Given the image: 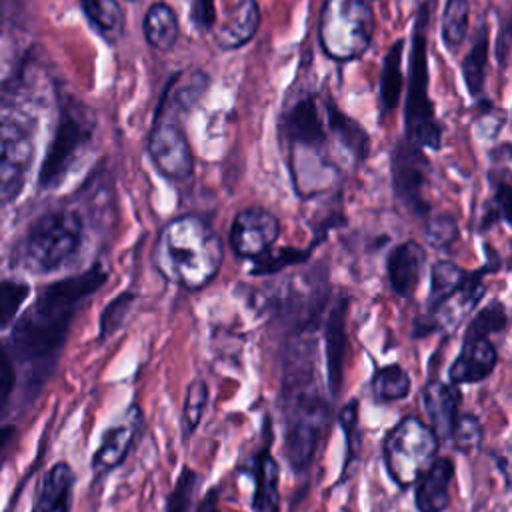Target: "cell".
Masks as SVG:
<instances>
[{
  "label": "cell",
  "instance_id": "3957f363",
  "mask_svg": "<svg viewBox=\"0 0 512 512\" xmlns=\"http://www.w3.org/2000/svg\"><path fill=\"white\" fill-rule=\"evenodd\" d=\"M222 260V240L200 216H178L158 234L154 264L166 280L186 290L208 286L216 278Z\"/></svg>",
  "mask_w": 512,
  "mask_h": 512
},
{
  "label": "cell",
  "instance_id": "ba28073f",
  "mask_svg": "<svg viewBox=\"0 0 512 512\" xmlns=\"http://www.w3.org/2000/svg\"><path fill=\"white\" fill-rule=\"evenodd\" d=\"M34 144L22 120L0 114V202H12L24 188Z\"/></svg>",
  "mask_w": 512,
  "mask_h": 512
},
{
  "label": "cell",
  "instance_id": "4dcf8cb0",
  "mask_svg": "<svg viewBox=\"0 0 512 512\" xmlns=\"http://www.w3.org/2000/svg\"><path fill=\"white\" fill-rule=\"evenodd\" d=\"M208 402V384L202 378H194L186 388L184 408H182V436L188 440L198 428Z\"/></svg>",
  "mask_w": 512,
  "mask_h": 512
},
{
  "label": "cell",
  "instance_id": "ac0fdd59",
  "mask_svg": "<svg viewBox=\"0 0 512 512\" xmlns=\"http://www.w3.org/2000/svg\"><path fill=\"white\" fill-rule=\"evenodd\" d=\"M346 312L348 300L340 298L328 314L324 328V350H326V376H328V394L336 398L342 388V364L346 350Z\"/></svg>",
  "mask_w": 512,
  "mask_h": 512
},
{
  "label": "cell",
  "instance_id": "5bb4252c",
  "mask_svg": "<svg viewBox=\"0 0 512 512\" xmlns=\"http://www.w3.org/2000/svg\"><path fill=\"white\" fill-rule=\"evenodd\" d=\"M140 426H142L140 406L132 404L126 410L122 422L106 428V432L102 434L100 446L92 456L94 472L104 474V472H110L116 466H120L124 462V458L128 456V450H130Z\"/></svg>",
  "mask_w": 512,
  "mask_h": 512
},
{
  "label": "cell",
  "instance_id": "8992f818",
  "mask_svg": "<svg viewBox=\"0 0 512 512\" xmlns=\"http://www.w3.org/2000/svg\"><path fill=\"white\" fill-rule=\"evenodd\" d=\"M440 440L418 416L398 420L382 442V456L388 476L400 488L416 484L422 472L436 458Z\"/></svg>",
  "mask_w": 512,
  "mask_h": 512
},
{
  "label": "cell",
  "instance_id": "60d3db41",
  "mask_svg": "<svg viewBox=\"0 0 512 512\" xmlns=\"http://www.w3.org/2000/svg\"><path fill=\"white\" fill-rule=\"evenodd\" d=\"M14 380H16V374H14L10 354L0 346V412L4 410V406L10 398V392L14 388Z\"/></svg>",
  "mask_w": 512,
  "mask_h": 512
},
{
  "label": "cell",
  "instance_id": "7402d4cb",
  "mask_svg": "<svg viewBox=\"0 0 512 512\" xmlns=\"http://www.w3.org/2000/svg\"><path fill=\"white\" fill-rule=\"evenodd\" d=\"M142 30H144L146 42L152 48L160 52L170 50L176 44L178 32H180L174 8L166 2H154L144 16Z\"/></svg>",
  "mask_w": 512,
  "mask_h": 512
},
{
  "label": "cell",
  "instance_id": "52a82bcc",
  "mask_svg": "<svg viewBox=\"0 0 512 512\" xmlns=\"http://www.w3.org/2000/svg\"><path fill=\"white\" fill-rule=\"evenodd\" d=\"M82 236L84 228L76 212H48L34 222L24 240V262L34 272L58 270L76 256Z\"/></svg>",
  "mask_w": 512,
  "mask_h": 512
},
{
  "label": "cell",
  "instance_id": "d6986e66",
  "mask_svg": "<svg viewBox=\"0 0 512 512\" xmlns=\"http://www.w3.org/2000/svg\"><path fill=\"white\" fill-rule=\"evenodd\" d=\"M424 262L426 252L418 242L406 240L394 246V250L388 254V280L398 296L410 298L414 294L422 276Z\"/></svg>",
  "mask_w": 512,
  "mask_h": 512
},
{
  "label": "cell",
  "instance_id": "8fae6325",
  "mask_svg": "<svg viewBox=\"0 0 512 512\" xmlns=\"http://www.w3.org/2000/svg\"><path fill=\"white\" fill-rule=\"evenodd\" d=\"M278 218L266 208H246L236 214L230 228V246L240 258H258L276 242Z\"/></svg>",
  "mask_w": 512,
  "mask_h": 512
},
{
  "label": "cell",
  "instance_id": "5b68a950",
  "mask_svg": "<svg viewBox=\"0 0 512 512\" xmlns=\"http://www.w3.org/2000/svg\"><path fill=\"white\" fill-rule=\"evenodd\" d=\"M374 34V14L366 0H324L318 40L326 56L338 62L360 58Z\"/></svg>",
  "mask_w": 512,
  "mask_h": 512
},
{
  "label": "cell",
  "instance_id": "277c9868",
  "mask_svg": "<svg viewBox=\"0 0 512 512\" xmlns=\"http://www.w3.org/2000/svg\"><path fill=\"white\" fill-rule=\"evenodd\" d=\"M434 14V0H416V20L412 30V52L408 64V92L404 106L406 140L418 148L438 150L442 130L428 98V26Z\"/></svg>",
  "mask_w": 512,
  "mask_h": 512
},
{
  "label": "cell",
  "instance_id": "603a6c76",
  "mask_svg": "<svg viewBox=\"0 0 512 512\" xmlns=\"http://www.w3.org/2000/svg\"><path fill=\"white\" fill-rule=\"evenodd\" d=\"M74 472L66 462H58L44 478L40 492V512H70Z\"/></svg>",
  "mask_w": 512,
  "mask_h": 512
},
{
  "label": "cell",
  "instance_id": "d6a6232c",
  "mask_svg": "<svg viewBox=\"0 0 512 512\" xmlns=\"http://www.w3.org/2000/svg\"><path fill=\"white\" fill-rule=\"evenodd\" d=\"M200 486V476L192 468L184 466L176 478L172 492L166 498L164 512H190L194 504V496Z\"/></svg>",
  "mask_w": 512,
  "mask_h": 512
},
{
  "label": "cell",
  "instance_id": "30bf717a",
  "mask_svg": "<svg viewBox=\"0 0 512 512\" xmlns=\"http://www.w3.org/2000/svg\"><path fill=\"white\" fill-rule=\"evenodd\" d=\"M148 156L170 180H186L194 172V156L182 128L174 120L156 118L148 136Z\"/></svg>",
  "mask_w": 512,
  "mask_h": 512
},
{
  "label": "cell",
  "instance_id": "b9f144b4",
  "mask_svg": "<svg viewBox=\"0 0 512 512\" xmlns=\"http://www.w3.org/2000/svg\"><path fill=\"white\" fill-rule=\"evenodd\" d=\"M190 18L200 30H212V26L216 24L214 0H194Z\"/></svg>",
  "mask_w": 512,
  "mask_h": 512
},
{
  "label": "cell",
  "instance_id": "f546056e",
  "mask_svg": "<svg viewBox=\"0 0 512 512\" xmlns=\"http://www.w3.org/2000/svg\"><path fill=\"white\" fill-rule=\"evenodd\" d=\"M176 80V90L172 92L170 86H166V92L172 94V102L166 104V102H160L158 106V112H168V110H174V112H188L194 102L204 94L206 86H208V78L204 72H194L190 74L184 82L180 78H174Z\"/></svg>",
  "mask_w": 512,
  "mask_h": 512
},
{
  "label": "cell",
  "instance_id": "ffe728a7",
  "mask_svg": "<svg viewBox=\"0 0 512 512\" xmlns=\"http://www.w3.org/2000/svg\"><path fill=\"white\" fill-rule=\"evenodd\" d=\"M260 24V10L256 0H240L220 24L212 26L216 44L224 50H234L252 40Z\"/></svg>",
  "mask_w": 512,
  "mask_h": 512
},
{
  "label": "cell",
  "instance_id": "83f0119b",
  "mask_svg": "<svg viewBox=\"0 0 512 512\" xmlns=\"http://www.w3.org/2000/svg\"><path fill=\"white\" fill-rule=\"evenodd\" d=\"M410 376L400 364H386L372 378V394L378 402L404 400L410 394Z\"/></svg>",
  "mask_w": 512,
  "mask_h": 512
},
{
  "label": "cell",
  "instance_id": "8d00e7d4",
  "mask_svg": "<svg viewBox=\"0 0 512 512\" xmlns=\"http://www.w3.org/2000/svg\"><path fill=\"white\" fill-rule=\"evenodd\" d=\"M26 296H28L26 284L16 280L0 282V330L8 326V322L14 318V314L18 312Z\"/></svg>",
  "mask_w": 512,
  "mask_h": 512
},
{
  "label": "cell",
  "instance_id": "e575fe53",
  "mask_svg": "<svg viewBox=\"0 0 512 512\" xmlns=\"http://www.w3.org/2000/svg\"><path fill=\"white\" fill-rule=\"evenodd\" d=\"M450 440L458 452H474L482 442V426L474 414H458L452 430Z\"/></svg>",
  "mask_w": 512,
  "mask_h": 512
},
{
  "label": "cell",
  "instance_id": "d4e9b609",
  "mask_svg": "<svg viewBox=\"0 0 512 512\" xmlns=\"http://www.w3.org/2000/svg\"><path fill=\"white\" fill-rule=\"evenodd\" d=\"M90 24L110 42H116L124 32V10L118 0H80Z\"/></svg>",
  "mask_w": 512,
  "mask_h": 512
},
{
  "label": "cell",
  "instance_id": "1f68e13d",
  "mask_svg": "<svg viewBox=\"0 0 512 512\" xmlns=\"http://www.w3.org/2000/svg\"><path fill=\"white\" fill-rule=\"evenodd\" d=\"M508 324V314L502 302H490L468 324L464 338H490V334L502 332Z\"/></svg>",
  "mask_w": 512,
  "mask_h": 512
},
{
  "label": "cell",
  "instance_id": "f35d334b",
  "mask_svg": "<svg viewBox=\"0 0 512 512\" xmlns=\"http://www.w3.org/2000/svg\"><path fill=\"white\" fill-rule=\"evenodd\" d=\"M340 426L344 430L346 438V460H344V470L350 464V458L356 452V438H358V400H350L342 410H340Z\"/></svg>",
  "mask_w": 512,
  "mask_h": 512
},
{
  "label": "cell",
  "instance_id": "7c38bea8",
  "mask_svg": "<svg viewBox=\"0 0 512 512\" xmlns=\"http://www.w3.org/2000/svg\"><path fill=\"white\" fill-rule=\"evenodd\" d=\"M88 134H90L88 124L80 114L76 112L62 114L54 142L44 160V168L40 176L44 186H54L62 178V174L68 170L70 162L86 142Z\"/></svg>",
  "mask_w": 512,
  "mask_h": 512
},
{
  "label": "cell",
  "instance_id": "484cf974",
  "mask_svg": "<svg viewBox=\"0 0 512 512\" xmlns=\"http://www.w3.org/2000/svg\"><path fill=\"white\" fill-rule=\"evenodd\" d=\"M402 50L404 40L398 38L386 52L384 64H382V76H380V100L382 108L386 112L394 110L400 100L402 92Z\"/></svg>",
  "mask_w": 512,
  "mask_h": 512
},
{
  "label": "cell",
  "instance_id": "9a60e30c",
  "mask_svg": "<svg viewBox=\"0 0 512 512\" xmlns=\"http://www.w3.org/2000/svg\"><path fill=\"white\" fill-rule=\"evenodd\" d=\"M498 362V352L490 338H464L462 350L450 366L452 384H474L486 380Z\"/></svg>",
  "mask_w": 512,
  "mask_h": 512
},
{
  "label": "cell",
  "instance_id": "836d02e7",
  "mask_svg": "<svg viewBox=\"0 0 512 512\" xmlns=\"http://www.w3.org/2000/svg\"><path fill=\"white\" fill-rule=\"evenodd\" d=\"M468 28V0H448L442 16V38L446 46L458 48Z\"/></svg>",
  "mask_w": 512,
  "mask_h": 512
},
{
  "label": "cell",
  "instance_id": "6da1fadb",
  "mask_svg": "<svg viewBox=\"0 0 512 512\" xmlns=\"http://www.w3.org/2000/svg\"><path fill=\"white\" fill-rule=\"evenodd\" d=\"M284 456L294 472H306L330 420L316 372V340L308 328L290 338L282 354Z\"/></svg>",
  "mask_w": 512,
  "mask_h": 512
},
{
  "label": "cell",
  "instance_id": "ab89813d",
  "mask_svg": "<svg viewBox=\"0 0 512 512\" xmlns=\"http://www.w3.org/2000/svg\"><path fill=\"white\" fill-rule=\"evenodd\" d=\"M456 234H458V230H456L454 220L450 216H444V214L434 218L428 226V238L436 246H448L456 238Z\"/></svg>",
  "mask_w": 512,
  "mask_h": 512
},
{
  "label": "cell",
  "instance_id": "e0dca14e",
  "mask_svg": "<svg viewBox=\"0 0 512 512\" xmlns=\"http://www.w3.org/2000/svg\"><path fill=\"white\" fill-rule=\"evenodd\" d=\"M452 480L454 462L450 458H434L416 480L414 502L418 512H444L450 504Z\"/></svg>",
  "mask_w": 512,
  "mask_h": 512
},
{
  "label": "cell",
  "instance_id": "4316f807",
  "mask_svg": "<svg viewBox=\"0 0 512 512\" xmlns=\"http://www.w3.org/2000/svg\"><path fill=\"white\" fill-rule=\"evenodd\" d=\"M486 62H488V28L482 26V28H478L474 42L462 62V76H464L466 88L472 96H478L484 88Z\"/></svg>",
  "mask_w": 512,
  "mask_h": 512
},
{
  "label": "cell",
  "instance_id": "9c48e42d",
  "mask_svg": "<svg viewBox=\"0 0 512 512\" xmlns=\"http://www.w3.org/2000/svg\"><path fill=\"white\" fill-rule=\"evenodd\" d=\"M430 178V164L422 148L410 144L406 138L398 140L392 150V184L398 200L414 214L428 212L424 188Z\"/></svg>",
  "mask_w": 512,
  "mask_h": 512
},
{
  "label": "cell",
  "instance_id": "74e56055",
  "mask_svg": "<svg viewBox=\"0 0 512 512\" xmlns=\"http://www.w3.org/2000/svg\"><path fill=\"white\" fill-rule=\"evenodd\" d=\"M132 302H134V294L124 292L106 306V310L100 316V338H106L108 334H112L114 330L120 328V324L124 322Z\"/></svg>",
  "mask_w": 512,
  "mask_h": 512
},
{
  "label": "cell",
  "instance_id": "7a4b0ae2",
  "mask_svg": "<svg viewBox=\"0 0 512 512\" xmlns=\"http://www.w3.org/2000/svg\"><path fill=\"white\" fill-rule=\"evenodd\" d=\"M106 278L104 268L92 266L78 276L46 286L14 330L18 356L22 360H46L54 356L66 338L80 302L94 294Z\"/></svg>",
  "mask_w": 512,
  "mask_h": 512
},
{
  "label": "cell",
  "instance_id": "7bdbcfd3",
  "mask_svg": "<svg viewBox=\"0 0 512 512\" xmlns=\"http://www.w3.org/2000/svg\"><path fill=\"white\" fill-rule=\"evenodd\" d=\"M216 502H218V488H212V490L206 494V498L200 502L198 512H220L218 506H216Z\"/></svg>",
  "mask_w": 512,
  "mask_h": 512
},
{
  "label": "cell",
  "instance_id": "4fadbf2b",
  "mask_svg": "<svg viewBox=\"0 0 512 512\" xmlns=\"http://www.w3.org/2000/svg\"><path fill=\"white\" fill-rule=\"evenodd\" d=\"M284 136L290 150H318L326 142L324 122L312 94H302L284 114Z\"/></svg>",
  "mask_w": 512,
  "mask_h": 512
},
{
  "label": "cell",
  "instance_id": "44dd1931",
  "mask_svg": "<svg viewBox=\"0 0 512 512\" xmlns=\"http://www.w3.org/2000/svg\"><path fill=\"white\" fill-rule=\"evenodd\" d=\"M280 466L264 446L254 458V512H278L280 508Z\"/></svg>",
  "mask_w": 512,
  "mask_h": 512
},
{
  "label": "cell",
  "instance_id": "ee69618b",
  "mask_svg": "<svg viewBox=\"0 0 512 512\" xmlns=\"http://www.w3.org/2000/svg\"><path fill=\"white\" fill-rule=\"evenodd\" d=\"M12 432H14L12 426H2V428H0V454H2L4 446L8 444V440L12 438Z\"/></svg>",
  "mask_w": 512,
  "mask_h": 512
},
{
  "label": "cell",
  "instance_id": "d590c367",
  "mask_svg": "<svg viewBox=\"0 0 512 512\" xmlns=\"http://www.w3.org/2000/svg\"><path fill=\"white\" fill-rule=\"evenodd\" d=\"M308 258V252L296 250V248H280V250H266L262 256L254 258V268L252 274H272L282 270L284 266L304 262Z\"/></svg>",
  "mask_w": 512,
  "mask_h": 512
},
{
  "label": "cell",
  "instance_id": "cb8c5ba5",
  "mask_svg": "<svg viewBox=\"0 0 512 512\" xmlns=\"http://www.w3.org/2000/svg\"><path fill=\"white\" fill-rule=\"evenodd\" d=\"M326 120L330 130L334 132V136L338 138V142L350 152L354 154L358 160H362L368 154L370 148V138L368 134L362 130V126L348 118L342 110H338L334 104L326 106Z\"/></svg>",
  "mask_w": 512,
  "mask_h": 512
},
{
  "label": "cell",
  "instance_id": "2e32d148",
  "mask_svg": "<svg viewBox=\"0 0 512 512\" xmlns=\"http://www.w3.org/2000/svg\"><path fill=\"white\" fill-rule=\"evenodd\" d=\"M460 400H462V392H460L458 384L434 380L424 386L422 402H424V410L430 420L428 426L432 428V432L436 434L438 440L450 438L452 424H454L456 416L460 414L458 412Z\"/></svg>",
  "mask_w": 512,
  "mask_h": 512
},
{
  "label": "cell",
  "instance_id": "f1b7e54d",
  "mask_svg": "<svg viewBox=\"0 0 512 512\" xmlns=\"http://www.w3.org/2000/svg\"><path fill=\"white\" fill-rule=\"evenodd\" d=\"M466 270H462L454 262H436L430 272V296H428V312L440 306L448 296H452L464 282Z\"/></svg>",
  "mask_w": 512,
  "mask_h": 512
}]
</instances>
